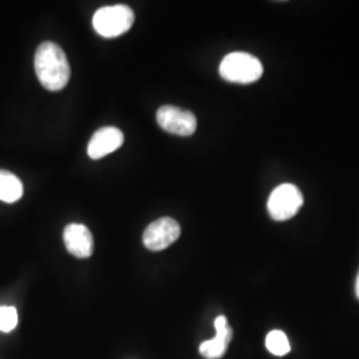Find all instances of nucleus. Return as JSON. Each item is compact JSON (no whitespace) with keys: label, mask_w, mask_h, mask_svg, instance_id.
Returning <instances> with one entry per match:
<instances>
[{"label":"nucleus","mask_w":359,"mask_h":359,"mask_svg":"<svg viewBox=\"0 0 359 359\" xmlns=\"http://www.w3.org/2000/svg\"><path fill=\"white\" fill-rule=\"evenodd\" d=\"M180 234L181 228L176 219L170 217L158 218L144 231L142 243L149 250L160 252L176 243Z\"/></svg>","instance_id":"5"},{"label":"nucleus","mask_w":359,"mask_h":359,"mask_svg":"<svg viewBox=\"0 0 359 359\" xmlns=\"http://www.w3.org/2000/svg\"><path fill=\"white\" fill-rule=\"evenodd\" d=\"M18 325V310L13 306H0V332L10 333Z\"/></svg>","instance_id":"12"},{"label":"nucleus","mask_w":359,"mask_h":359,"mask_svg":"<svg viewBox=\"0 0 359 359\" xmlns=\"http://www.w3.org/2000/svg\"><path fill=\"white\" fill-rule=\"evenodd\" d=\"M135 23V13L124 4L105 6L93 15L92 25L103 38H116L129 31Z\"/></svg>","instance_id":"3"},{"label":"nucleus","mask_w":359,"mask_h":359,"mask_svg":"<svg viewBox=\"0 0 359 359\" xmlns=\"http://www.w3.org/2000/svg\"><path fill=\"white\" fill-rule=\"evenodd\" d=\"M266 348L273 355L283 357L290 351V344L286 334L281 330H273L266 337Z\"/></svg>","instance_id":"11"},{"label":"nucleus","mask_w":359,"mask_h":359,"mask_svg":"<svg viewBox=\"0 0 359 359\" xmlns=\"http://www.w3.org/2000/svg\"><path fill=\"white\" fill-rule=\"evenodd\" d=\"M304 204V196L293 184H281L270 193L268 212L276 221L294 217Z\"/></svg>","instance_id":"4"},{"label":"nucleus","mask_w":359,"mask_h":359,"mask_svg":"<svg viewBox=\"0 0 359 359\" xmlns=\"http://www.w3.org/2000/svg\"><path fill=\"white\" fill-rule=\"evenodd\" d=\"M215 327H216L215 338L205 341L200 345V353L206 359L221 358L226 353V348L231 344L233 332L228 323V320L224 316H218L215 321Z\"/></svg>","instance_id":"9"},{"label":"nucleus","mask_w":359,"mask_h":359,"mask_svg":"<svg viewBox=\"0 0 359 359\" xmlns=\"http://www.w3.org/2000/svg\"><path fill=\"white\" fill-rule=\"evenodd\" d=\"M65 248L77 258H88L93 253V237L90 229L81 224H69L65 229Z\"/></svg>","instance_id":"8"},{"label":"nucleus","mask_w":359,"mask_h":359,"mask_svg":"<svg viewBox=\"0 0 359 359\" xmlns=\"http://www.w3.org/2000/svg\"><path fill=\"white\" fill-rule=\"evenodd\" d=\"M264 74V67L256 56L246 52H231L219 65V75L237 84L255 83Z\"/></svg>","instance_id":"2"},{"label":"nucleus","mask_w":359,"mask_h":359,"mask_svg":"<svg viewBox=\"0 0 359 359\" xmlns=\"http://www.w3.org/2000/svg\"><path fill=\"white\" fill-rule=\"evenodd\" d=\"M355 293H357V297L359 298V273L358 277H357V283H355Z\"/></svg>","instance_id":"13"},{"label":"nucleus","mask_w":359,"mask_h":359,"mask_svg":"<svg viewBox=\"0 0 359 359\" xmlns=\"http://www.w3.org/2000/svg\"><path fill=\"white\" fill-rule=\"evenodd\" d=\"M35 72L46 90H63L71 77V67L62 47L52 41L41 43L35 53Z\"/></svg>","instance_id":"1"},{"label":"nucleus","mask_w":359,"mask_h":359,"mask_svg":"<svg viewBox=\"0 0 359 359\" xmlns=\"http://www.w3.org/2000/svg\"><path fill=\"white\" fill-rule=\"evenodd\" d=\"M157 123L172 135L191 136L197 128V118L191 111L175 105H164L157 111Z\"/></svg>","instance_id":"6"},{"label":"nucleus","mask_w":359,"mask_h":359,"mask_svg":"<svg viewBox=\"0 0 359 359\" xmlns=\"http://www.w3.org/2000/svg\"><path fill=\"white\" fill-rule=\"evenodd\" d=\"M124 142L123 132L116 127H104L95 132L88 144V156L92 160L103 158L117 151Z\"/></svg>","instance_id":"7"},{"label":"nucleus","mask_w":359,"mask_h":359,"mask_svg":"<svg viewBox=\"0 0 359 359\" xmlns=\"http://www.w3.org/2000/svg\"><path fill=\"white\" fill-rule=\"evenodd\" d=\"M23 184L11 172L0 169V201L13 204L22 198Z\"/></svg>","instance_id":"10"}]
</instances>
